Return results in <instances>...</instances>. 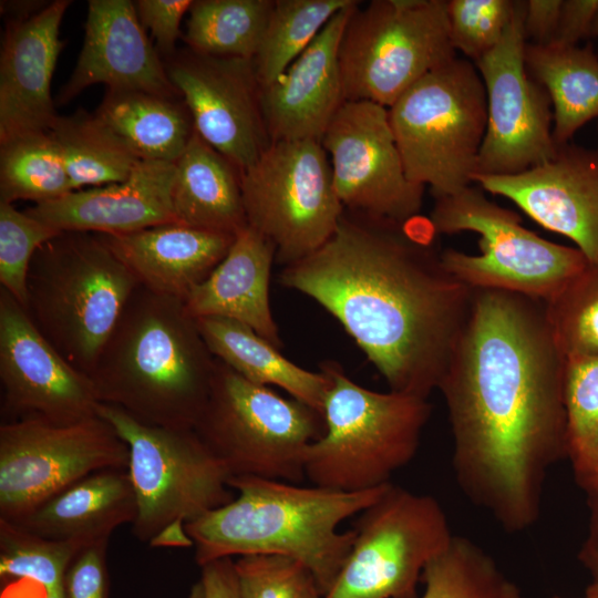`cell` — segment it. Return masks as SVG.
Instances as JSON below:
<instances>
[{"label": "cell", "mask_w": 598, "mask_h": 598, "mask_svg": "<svg viewBox=\"0 0 598 598\" xmlns=\"http://www.w3.org/2000/svg\"><path fill=\"white\" fill-rule=\"evenodd\" d=\"M564 362L545 301L473 289L437 390L458 487L505 532L538 520L548 470L567 458Z\"/></svg>", "instance_id": "obj_1"}, {"label": "cell", "mask_w": 598, "mask_h": 598, "mask_svg": "<svg viewBox=\"0 0 598 598\" xmlns=\"http://www.w3.org/2000/svg\"><path fill=\"white\" fill-rule=\"evenodd\" d=\"M279 282L330 312L390 391L425 399L439 386L473 293L405 224L347 209L329 240L283 267Z\"/></svg>", "instance_id": "obj_2"}, {"label": "cell", "mask_w": 598, "mask_h": 598, "mask_svg": "<svg viewBox=\"0 0 598 598\" xmlns=\"http://www.w3.org/2000/svg\"><path fill=\"white\" fill-rule=\"evenodd\" d=\"M216 363L184 301L140 285L90 379L100 403L144 424L194 429Z\"/></svg>", "instance_id": "obj_3"}, {"label": "cell", "mask_w": 598, "mask_h": 598, "mask_svg": "<svg viewBox=\"0 0 598 598\" xmlns=\"http://www.w3.org/2000/svg\"><path fill=\"white\" fill-rule=\"evenodd\" d=\"M390 484V483H389ZM384 485L363 492L299 486L257 476H231L237 496L187 523L198 566L245 555H282L302 563L324 595L338 578L355 532H339L383 493Z\"/></svg>", "instance_id": "obj_4"}, {"label": "cell", "mask_w": 598, "mask_h": 598, "mask_svg": "<svg viewBox=\"0 0 598 598\" xmlns=\"http://www.w3.org/2000/svg\"><path fill=\"white\" fill-rule=\"evenodd\" d=\"M138 286L100 235L61 231L31 260L25 311L58 352L90 377Z\"/></svg>", "instance_id": "obj_5"}, {"label": "cell", "mask_w": 598, "mask_h": 598, "mask_svg": "<svg viewBox=\"0 0 598 598\" xmlns=\"http://www.w3.org/2000/svg\"><path fill=\"white\" fill-rule=\"evenodd\" d=\"M321 370L330 382L322 409L324 433L306 450L305 477L339 492L391 483L415 456L432 405L425 398L367 389L336 362L322 363Z\"/></svg>", "instance_id": "obj_6"}, {"label": "cell", "mask_w": 598, "mask_h": 598, "mask_svg": "<svg viewBox=\"0 0 598 598\" xmlns=\"http://www.w3.org/2000/svg\"><path fill=\"white\" fill-rule=\"evenodd\" d=\"M96 414L128 447L127 472L137 505L134 536L154 547L193 546L185 525L234 499L228 472L194 429L144 424L104 403Z\"/></svg>", "instance_id": "obj_7"}, {"label": "cell", "mask_w": 598, "mask_h": 598, "mask_svg": "<svg viewBox=\"0 0 598 598\" xmlns=\"http://www.w3.org/2000/svg\"><path fill=\"white\" fill-rule=\"evenodd\" d=\"M408 178L435 198L472 185L487 124L483 80L473 62L453 60L432 70L389 109Z\"/></svg>", "instance_id": "obj_8"}, {"label": "cell", "mask_w": 598, "mask_h": 598, "mask_svg": "<svg viewBox=\"0 0 598 598\" xmlns=\"http://www.w3.org/2000/svg\"><path fill=\"white\" fill-rule=\"evenodd\" d=\"M470 185L435 198L430 216L434 231L480 236V254L441 251L445 269L471 289H495L548 301L587 265L576 247L559 245L525 228L518 214Z\"/></svg>", "instance_id": "obj_9"}, {"label": "cell", "mask_w": 598, "mask_h": 598, "mask_svg": "<svg viewBox=\"0 0 598 598\" xmlns=\"http://www.w3.org/2000/svg\"><path fill=\"white\" fill-rule=\"evenodd\" d=\"M194 430L230 477L297 484L305 477L306 450L324 433V420L309 405L248 381L217 359Z\"/></svg>", "instance_id": "obj_10"}, {"label": "cell", "mask_w": 598, "mask_h": 598, "mask_svg": "<svg viewBox=\"0 0 598 598\" xmlns=\"http://www.w3.org/2000/svg\"><path fill=\"white\" fill-rule=\"evenodd\" d=\"M456 58L446 0H373L353 8L339 49L346 101L390 107L432 70Z\"/></svg>", "instance_id": "obj_11"}, {"label": "cell", "mask_w": 598, "mask_h": 598, "mask_svg": "<svg viewBox=\"0 0 598 598\" xmlns=\"http://www.w3.org/2000/svg\"><path fill=\"white\" fill-rule=\"evenodd\" d=\"M247 225L276 248L283 267L319 249L344 213L320 141H277L241 172Z\"/></svg>", "instance_id": "obj_12"}, {"label": "cell", "mask_w": 598, "mask_h": 598, "mask_svg": "<svg viewBox=\"0 0 598 598\" xmlns=\"http://www.w3.org/2000/svg\"><path fill=\"white\" fill-rule=\"evenodd\" d=\"M353 530L351 551L323 598H417L425 566L454 536L435 497L392 483Z\"/></svg>", "instance_id": "obj_13"}, {"label": "cell", "mask_w": 598, "mask_h": 598, "mask_svg": "<svg viewBox=\"0 0 598 598\" xmlns=\"http://www.w3.org/2000/svg\"><path fill=\"white\" fill-rule=\"evenodd\" d=\"M128 447L99 415L70 424H0V518L17 522L76 481L127 468Z\"/></svg>", "instance_id": "obj_14"}, {"label": "cell", "mask_w": 598, "mask_h": 598, "mask_svg": "<svg viewBox=\"0 0 598 598\" xmlns=\"http://www.w3.org/2000/svg\"><path fill=\"white\" fill-rule=\"evenodd\" d=\"M525 1L516 0L498 44L475 64L485 86L487 124L475 175H515L556 153L553 106L545 87L528 72Z\"/></svg>", "instance_id": "obj_15"}, {"label": "cell", "mask_w": 598, "mask_h": 598, "mask_svg": "<svg viewBox=\"0 0 598 598\" xmlns=\"http://www.w3.org/2000/svg\"><path fill=\"white\" fill-rule=\"evenodd\" d=\"M320 142L344 209L403 225L417 216L425 186L405 174L388 107L346 101Z\"/></svg>", "instance_id": "obj_16"}, {"label": "cell", "mask_w": 598, "mask_h": 598, "mask_svg": "<svg viewBox=\"0 0 598 598\" xmlns=\"http://www.w3.org/2000/svg\"><path fill=\"white\" fill-rule=\"evenodd\" d=\"M1 423L37 419L70 424L97 415L89 375L38 330L25 309L0 289Z\"/></svg>", "instance_id": "obj_17"}, {"label": "cell", "mask_w": 598, "mask_h": 598, "mask_svg": "<svg viewBox=\"0 0 598 598\" xmlns=\"http://www.w3.org/2000/svg\"><path fill=\"white\" fill-rule=\"evenodd\" d=\"M195 132L240 172L269 146L260 86L250 59L186 50L165 61Z\"/></svg>", "instance_id": "obj_18"}, {"label": "cell", "mask_w": 598, "mask_h": 598, "mask_svg": "<svg viewBox=\"0 0 598 598\" xmlns=\"http://www.w3.org/2000/svg\"><path fill=\"white\" fill-rule=\"evenodd\" d=\"M473 183L567 237L598 265V151L566 143L542 165L515 175H474Z\"/></svg>", "instance_id": "obj_19"}, {"label": "cell", "mask_w": 598, "mask_h": 598, "mask_svg": "<svg viewBox=\"0 0 598 598\" xmlns=\"http://www.w3.org/2000/svg\"><path fill=\"white\" fill-rule=\"evenodd\" d=\"M84 28L81 52L59 93L58 104L69 103L99 83L113 90L181 97L140 22L134 2L90 0Z\"/></svg>", "instance_id": "obj_20"}, {"label": "cell", "mask_w": 598, "mask_h": 598, "mask_svg": "<svg viewBox=\"0 0 598 598\" xmlns=\"http://www.w3.org/2000/svg\"><path fill=\"white\" fill-rule=\"evenodd\" d=\"M70 3L55 0L29 19L8 21L0 56V143L49 132L59 116L51 82L64 44L60 25Z\"/></svg>", "instance_id": "obj_21"}, {"label": "cell", "mask_w": 598, "mask_h": 598, "mask_svg": "<svg viewBox=\"0 0 598 598\" xmlns=\"http://www.w3.org/2000/svg\"><path fill=\"white\" fill-rule=\"evenodd\" d=\"M358 3L354 1L336 13L276 81L260 87L261 112L270 142L321 141L346 102L339 49Z\"/></svg>", "instance_id": "obj_22"}, {"label": "cell", "mask_w": 598, "mask_h": 598, "mask_svg": "<svg viewBox=\"0 0 598 598\" xmlns=\"http://www.w3.org/2000/svg\"><path fill=\"white\" fill-rule=\"evenodd\" d=\"M175 163L138 161L120 183L79 189L25 209L61 231L133 233L177 223L172 205Z\"/></svg>", "instance_id": "obj_23"}, {"label": "cell", "mask_w": 598, "mask_h": 598, "mask_svg": "<svg viewBox=\"0 0 598 598\" xmlns=\"http://www.w3.org/2000/svg\"><path fill=\"white\" fill-rule=\"evenodd\" d=\"M100 236L141 286L183 301L223 260L235 238L181 223Z\"/></svg>", "instance_id": "obj_24"}, {"label": "cell", "mask_w": 598, "mask_h": 598, "mask_svg": "<svg viewBox=\"0 0 598 598\" xmlns=\"http://www.w3.org/2000/svg\"><path fill=\"white\" fill-rule=\"evenodd\" d=\"M276 248L260 233L245 226L212 274L185 299L187 312L195 319L225 318L243 323L282 347L269 301V282Z\"/></svg>", "instance_id": "obj_25"}, {"label": "cell", "mask_w": 598, "mask_h": 598, "mask_svg": "<svg viewBox=\"0 0 598 598\" xmlns=\"http://www.w3.org/2000/svg\"><path fill=\"white\" fill-rule=\"evenodd\" d=\"M136 497L127 468L92 473L14 522L42 537L83 546L109 542L124 524H133Z\"/></svg>", "instance_id": "obj_26"}, {"label": "cell", "mask_w": 598, "mask_h": 598, "mask_svg": "<svg viewBox=\"0 0 598 598\" xmlns=\"http://www.w3.org/2000/svg\"><path fill=\"white\" fill-rule=\"evenodd\" d=\"M172 205L177 223L236 235L247 226L241 172L194 132L175 163Z\"/></svg>", "instance_id": "obj_27"}, {"label": "cell", "mask_w": 598, "mask_h": 598, "mask_svg": "<svg viewBox=\"0 0 598 598\" xmlns=\"http://www.w3.org/2000/svg\"><path fill=\"white\" fill-rule=\"evenodd\" d=\"M95 116L138 161L176 163L195 130L181 97L107 89Z\"/></svg>", "instance_id": "obj_28"}, {"label": "cell", "mask_w": 598, "mask_h": 598, "mask_svg": "<svg viewBox=\"0 0 598 598\" xmlns=\"http://www.w3.org/2000/svg\"><path fill=\"white\" fill-rule=\"evenodd\" d=\"M196 320L216 359L250 382L281 388L322 415L330 383L324 371L313 372L295 364L272 343L237 321L217 317Z\"/></svg>", "instance_id": "obj_29"}, {"label": "cell", "mask_w": 598, "mask_h": 598, "mask_svg": "<svg viewBox=\"0 0 598 598\" xmlns=\"http://www.w3.org/2000/svg\"><path fill=\"white\" fill-rule=\"evenodd\" d=\"M525 62L549 95L554 142L569 143L582 125L598 117V55L578 45L527 43Z\"/></svg>", "instance_id": "obj_30"}, {"label": "cell", "mask_w": 598, "mask_h": 598, "mask_svg": "<svg viewBox=\"0 0 598 598\" xmlns=\"http://www.w3.org/2000/svg\"><path fill=\"white\" fill-rule=\"evenodd\" d=\"M49 133L61 153L73 190L123 182L138 162L94 113L59 115Z\"/></svg>", "instance_id": "obj_31"}, {"label": "cell", "mask_w": 598, "mask_h": 598, "mask_svg": "<svg viewBox=\"0 0 598 598\" xmlns=\"http://www.w3.org/2000/svg\"><path fill=\"white\" fill-rule=\"evenodd\" d=\"M274 4L275 0L193 1L184 40L197 53L252 60Z\"/></svg>", "instance_id": "obj_32"}, {"label": "cell", "mask_w": 598, "mask_h": 598, "mask_svg": "<svg viewBox=\"0 0 598 598\" xmlns=\"http://www.w3.org/2000/svg\"><path fill=\"white\" fill-rule=\"evenodd\" d=\"M73 192L61 153L49 132L0 143V200L40 204Z\"/></svg>", "instance_id": "obj_33"}, {"label": "cell", "mask_w": 598, "mask_h": 598, "mask_svg": "<svg viewBox=\"0 0 598 598\" xmlns=\"http://www.w3.org/2000/svg\"><path fill=\"white\" fill-rule=\"evenodd\" d=\"M354 0H275L252 59L260 87L276 81L328 21Z\"/></svg>", "instance_id": "obj_34"}, {"label": "cell", "mask_w": 598, "mask_h": 598, "mask_svg": "<svg viewBox=\"0 0 598 598\" xmlns=\"http://www.w3.org/2000/svg\"><path fill=\"white\" fill-rule=\"evenodd\" d=\"M421 598H524L494 558L470 538L454 535L424 568Z\"/></svg>", "instance_id": "obj_35"}, {"label": "cell", "mask_w": 598, "mask_h": 598, "mask_svg": "<svg viewBox=\"0 0 598 598\" xmlns=\"http://www.w3.org/2000/svg\"><path fill=\"white\" fill-rule=\"evenodd\" d=\"M83 547L42 537L0 518V578L27 579L43 592L62 591L66 570Z\"/></svg>", "instance_id": "obj_36"}, {"label": "cell", "mask_w": 598, "mask_h": 598, "mask_svg": "<svg viewBox=\"0 0 598 598\" xmlns=\"http://www.w3.org/2000/svg\"><path fill=\"white\" fill-rule=\"evenodd\" d=\"M563 392L567 458L576 475L598 451V353L565 357Z\"/></svg>", "instance_id": "obj_37"}, {"label": "cell", "mask_w": 598, "mask_h": 598, "mask_svg": "<svg viewBox=\"0 0 598 598\" xmlns=\"http://www.w3.org/2000/svg\"><path fill=\"white\" fill-rule=\"evenodd\" d=\"M545 309L564 357L598 353V265L588 262Z\"/></svg>", "instance_id": "obj_38"}, {"label": "cell", "mask_w": 598, "mask_h": 598, "mask_svg": "<svg viewBox=\"0 0 598 598\" xmlns=\"http://www.w3.org/2000/svg\"><path fill=\"white\" fill-rule=\"evenodd\" d=\"M61 230L0 200V285L24 309L27 278L37 250Z\"/></svg>", "instance_id": "obj_39"}, {"label": "cell", "mask_w": 598, "mask_h": 598, "mask_svg": "<svg viewBox=\"0 0 598 598\" xmlns=\"http://www.w3.org/2000/svg\"><path fill=\"white\" fill-rule=\"evenodd\" d=\"M241 598H323L313 574L282 555H245L235 560Z\"/></svg>", "instance_id": "obj_40"}, {"label": "cell", "mask_w": 598, "mask_h": 598, "mask_svg": "<svg viewBox=\"0 0 598 598\" xmlns=\"http://www.w3.org/2000/svg\"><path fill=\"white\" fill-rule=\"evenodd\" d=\"M516 0H446L450 37L460 50L476 63L503 38L515 10Z\"/></svg>", "instance_id": "obj_41"}, {"label": "cell", "mask_w": 598, "mask_h": 598, "mask_svg": "<svg viewBox=\"0 0 598 598\" xmlns=\"http://www.w3.org/2000/svg\"><path fill=\"white\" fill-rule=\"evenodd\" d=\"M107 545L96 543L78 553L64 577L63 598H107Z\"/></svg>", "instance_id": "obj_42"}, {"label": "cell", "mask_w": 598, "mask_h": 598, "mask_svg": "<svg viewBox=\"0 0 598 598\" xmlns=\"http://www.w3.org/2000/svg\"><path fill=\"white\" fill-rule=\"evenodd\" d=\"M135 10L143 28L150 30L156 50L166 60L176 54V42L181 37V22L189 11L192 0H137Z\"/></svg>", "instance_id": "obj_43"}, {"label": "cell", "mask_w": 598, "mask_h": 598, "mask_svg": "<svg viewBox=\"0 0 598 598\" xmlns=\"http://www.w3.org/2000/svg\"><path fill=\"white\" fill-rule=\"evenodd\" d=\"M598 0H563L559 21L549 44L573 47L592 34Z\"/></svg>", "instance_id": "obj_44"}, {"label": "cell", "mask_w": 598, "mask_h": 598, "mask_svg": "<svg viewBox=\"0 0 598 598\" xmlns=\"http://www.w3.org/2000/svg\"><path fill=\"white\" fill-rule=\"evenodd\" d=\"M563 0L525 1L524 31L527 43L549 44L557 30Z\"/></svg>", "instance_id": "obj_45"}, {"label": "cell", "mask_w": 598, "mask_h": 598, "mask_svg": "<svg viewBox=\"0 0 598 598\" xmlns=\"http://www.w3.org/2000/svg\"><path fill=\"white\" fill-rule=\"evenodd\" d=\"M200 570L204 598H241L233 558L206 563Z\"/></svg>", "instance_id": "obj_46"}, {"label": "cell", "mask_w": 598, "mask_h": 598, "mask_svg": "<svg viewBox=\"0 0 598 598\" xmlns=\"http://www.w3.org/2000/svg\"><path fill=\"white\" fill-rule=\"evenodd\" d=\"M587 494L589 526L578 559L589 571L594 582H598V489Z\"/></svg>", "instance_id": "obj_47"}, {"label": "cell", "mask_w": 598, "mask_h": 598, "mask_svg": "<svg viewBox=\"0 0 598 598\" xmlns=\"http://www.w3.org/2000/svg\"><path fill=\"white\" fill-rule=\"evenodd\" d=\"M48 4L43 1H1V12L9 17L8 21H20L31 18Z\"/></svg>", "instance_id": "obj_48"}, {"label": "cell", "mask_w": 598, "mask_h": 598, "mask_svg": "<svg viewBox=\"0 0 598 598\" xmlns=\"http://www.w3.org/2000/svg\"><path fill=\"white\" fill-rule=\"evenodd\" d=\"M580 488L586 493L598 489V451L588 465L578 474L574 475Z\"/></svg>", "instance_id": "obj_49"}, {"label": "cell", "mask_w": 598, "mask_h": 598, "mask_svg": "<svg viewBox=\"0 0 598 598\" xmlns=\"http://www.w3.org/2000/svg\"><path fill=\"white\" fill-rule=\"evenodd\" d=\"M188 598H204V587L200 579L192 586Z\"/></svg>", "instance_id": "obj_50"}, {"label": "cell", "mask_w": 598, "mask_h": 598, "mask_svg": "<svg viewBox=\"0 0 598 598\" xmlns=\"http://www.w3.org/2000/svg\"><path fill=\"white\" fill-rule=\"evenodd\" d=\"M553 598H568V597L554 596ZM584 598H598V582L591 581V584L586 589V594Z\"/></svg>", "instance_id": "obj_51"}, {"label": "cell", "mask_w": 598, "mask_h": 598, "mask_svg": "<svg viewBox=\"0 0 598 598\" xmlns=\"http://www.w3.org/2000/svg\"><path fill=\"white\" fill-rule=\"evenodd\" d=\"M43 598H63V590L54 592H43Z\"/></svg>", "instance_id": "obj_52"}, {"label": "cell", "mask_w": 598, "mask_h": 598, "mask_svg": "<svg viewBox=\"0 0 598 598\" xmlns=\"http://www.w3.org/2000/svg\"><path fill=\"white\" fill-rule=\"evenodd\" d=\"M592 34L598 38V14H597L595 23H594Z\"/></svg>", "instance_id": "obj_53"}, {"label": "cell", "mask_w": 598, "mask_h": 598, "mask_svg": "<svg viewBox=\"0 0 598 598\" xmlns=\"http://www.w3.org/2000/svg\"><path fill=\"white\" fill-rule=\"evenodd\" d=\"M598 127V126H597ZM598 151V150H597Z\"/></svg>", "instance_id": "obj_54"}]
</instances>
